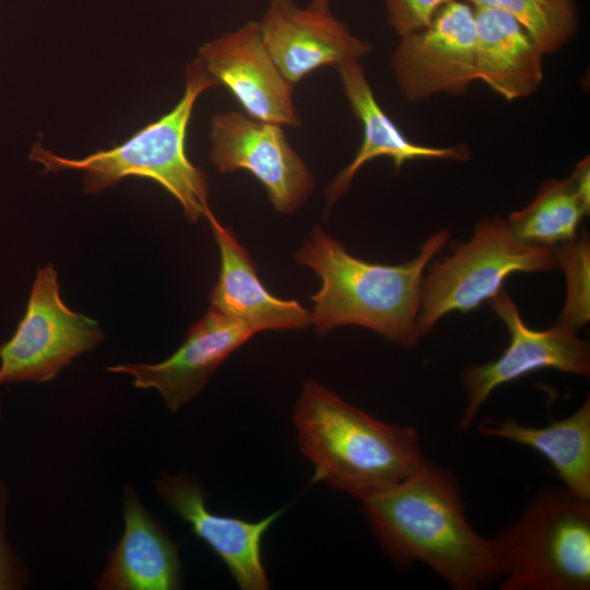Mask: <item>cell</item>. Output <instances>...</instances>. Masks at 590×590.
<instances>
[{"mask_svg":"<svg viewBox=\"0 0 590 590\" xmlns=\"http://www.w3.org/2000/svg\"><path fill=\"white\" fill-rule=\"evenodd\" d=\"M361 503L397 567L421 562L455 590H475L500 579L496 539L473 529L459 485L442 467L425 459L405 480Z\"/></svg>","mask_w":590,"mask_h":590,"instance_id":"6da1fadb","label":"cell"},{"mask_svg":"<svg viewBox=\"0 0 590 590\" xmlns=\"http://www.w3.org/2000/svg\"><path fill=\"white\" fill-rule=\"evenodd\" d=\"M449 231L429 236L412 260L401 264L371 263L351 255L319 226L295 253V260L321 279L312 295L311 323L319 333L355 324L391 342L415 346L423 274L449 239Z\"/></svg>","mask_w":590,"mask_h":590,"instance_id":"7a4b0ae2","label":"cell"},{"mask_svg":"<svg viewBox=\"0 0 590 590\" xmlns=\"http://www.w3.org/2000/svg\"><path fill=\"white\" fill-rule=\"evenodd\" d=\"M312 481L363 500L410 476L425 460L416 430L377 420L308 380L293 411Z\"/></svg>","mask_w":590,"mask_h":590,"instance_id":"3957f363","label":"cell"},{"mask_svg":"<svg viewBox=\"0 0 590 590\" xmlns=\"http://www.w3.org/2000/svg\"><path fill=\"white\" fill-rule=\"evenodd\" d=\"M214 80L196 58L186 69L182 97L165 115L145 125L125 142L83 158H68L33 145L30 158L46 172L81 170L84 191L96 194L129 176L151 179L167 190L194 223L211 212L205 173L186 153V135L197 98L215 86Z\"/></svg>","mask_w":590,"mask_h":590,"instance_id":"277c9868","label":"cell"},{"mask_svg":"<svg viewBox=\"0 0 590 590\" xmlns=\"http://www.w3.org/2000/svg\"><path fill=\"white\" fill-rule=\"evenodd\" d=\"M495 539L502 590L590 588V499L543 488Z\"/></svg>","mask_w":590,"mask_h":590,"instance_id":"5b68a950","label":"cell"},{"mask_svg":"<svg viewBox=\"0 0 590 590\" xmlns=\"http://www.w3.org/2000/svg\"><path fill=\"white\" fill-rule=\"evenodd\" d=\"M555 266L552 248L520 240L502 219H485L469 241L423 278L418 330L425 334L444 316L477 308L514 273L543 272Z\"/></svg>","mask_w":590,"mask_h":590,"instance_id":"8992f818","label":"cell"},{"mask_svg":"<svg viewBox=\"0 0 590 590\" xmlns=\"http://www.w3.org/2000/svg\"><path fill=\"white\" fill-rule=\"evenodd\" d=\"M103 338L96 320L63 303L52 264L38 268L24 317L12 338L0 345V386L47 382Z\"/></svg>","mask_w":590,"mask_h":590,"instance_id":"52a82bcc","label":"cell"},{"mask_svg":"<svg viewBox=\"0 0 590 590\" xmlns=\"http://www.w3.org/2000/svg\"><path fill=\"white\" fill-rule=\"evenodd\" d=\"M491 306L509 332V345L494 361L472 365L463 374L467 405L460 427L467 429L492 392L511 381L541 369L589 377V344L564 323L546 330L530 328L518 306L504 290L489 299Z\"/></svg>","mask_w":590,"mask_h":590,"instance_id":"ba28073f","label":"cell"},{"mask_svg":"<svg viewBox=\"0 0 590 590\" xmlns=\"http://www.w3.org/2000/svg\"><path fill=\"white\" fill-rule=\"evenodd\" d=\"M210 160L220 173L244 169L253 175L281 213L295 212L315 187L311 172L282 126L239 111L213 117Z\"/></svg>","mask_w":590,"mask_h":590,"instance_id":"9c48e42d","label":"cell"},{"mask_svg":"<svg viewBox=\"0 0 590 590\" xmlns=\"http://www.w3.org/2000/svg\"><path fill=\"white\" fill-rule=\"evenodd\" d=\"M474 9L451 1L424 28L401 37L391 68L401 94L421 102L436 94H462L476 80Z\"/></svg>","mask_w":590,"mask_h":590,"instance_id":"30bf717a","label":"cell"},{"mask_svg":"<svg viewBox=\"0 0 590 590\" xmlns=\"http://www.w3.org/2000/svg\"><path fill=\"white\" fill-rule=\"evenodd\" d=\"M197 58L246 115L280 126L302 125L293 99L294 85L282 75L267 50L259 21H249L206 42Z\"/></svg>","mask_w":590,"mask_h":590,"instance_id":"8fae6325","label":"cell"},{"mask_svg":"<svg viewBox=\"0 0 590 590\" xmlns=\"http://www.w3.org/2000/svg\"><path fill=\"white\" fill-rule=\"evenodd\" d=\"M154 485L165 505L222 559L240 589H270L261 545L266 532L285 508L262 520L247 521L212 512L206 506L205 488L191 474L172 475L164 471Z\"/></svg>","mask_w":590,"mask_h":590,"instance_id":"7c38bea8","label":"cell"},{"mask_svg":"<svg viewBox=\"0 0 590 590\" xmlns=\"http://www.w3.org/2000/svg\"><path fill=\"white\" fill-rule=\"evenodd\" d=\"M259 23L267 50L293 85L319 68L337 69L371 51L330 10L304 9L293 0H269Z\"/></svg>","mask_w":590,"mask_h":590,"instance_id":"4fadbf2b","label":"cell"},{"mask_svg":"<svg viewBox=\"0 0 590 590\" xmlns=\"http://www.w3.org/2000/svg\"><path fill=\"white\" fill-rule=\"evenodd\" d=\"M255 332L243 322L213 308L196 322L178 350L156 364H122L108 371L127 374L133 386L156 389L176 412L191 401L217 367Z\"/></svg>","mask_w":590,"mask_h":590,"instance_id":"5bb4252c","label":"cell"},{"mask_svg":"<svg viewBox=\"0 0 590 590\" xmlns=\"http://www.w3.org/2000/svg\"><path fill=\"white\" fill-rule=\"evenodd\" d=\"M205 217L221 256L220 274L211 292L210 308L243 322L255 333L308 327L311 312L296 300L271 294L233 231L222 225L212 211Z\"/></svg>","mask_w":590,"mask_h":590,"instance_id":"9a60e30c","label":"cell"},{"mask_svg":"<svg viewBox=\"0 0 590 590\" xmlns=\"http://www.w3.org/2000/svg\"><path fill=\"white\" fill-rule=\"evenodd\" d=\"M125 530L108 553L96 588L101 590H175L182 586L178 545L150 515L132 486H125Z\"/></svg>","mask_w":590,"mask_h":590,"instance_id":"2e32d148","label":"cell"},{"mask_svg":"<svg viewBox=\"0 0 590 590\" xmlns=\"http://www.w3.org/2000/svg\"><path fill=\"white\" fill-rule=\"evenodd\" d=\"M344 95L362 125L363 140L354 158L326 189L328 205L334 203L350 187L353 177L366 163L377 157H389L397 169L413 160L468 161L471 156L465 144L429 146L409 140L377 102L359 61L337 68Z\"/></svg>","mask_w":590,"mask_h":590,"instance_id":"e0dca14e","label":"cell"},{"mask_svg":"<svg viewBox=\"0 0 590 590\" xmlns=\"http://www.w3.org/2000/svg\"><path fill=\"white\" fill-rule=\"evenodd\" d=\"M474 68L481 80L506 101L533 94L543 81V54L507 12L473 7Z\"/></svg>","mask_w":590,"mask_h":590,"instance_id":"ac0fdd59","label":"cell"},{"mask_svg":"<svg viewBox=\"0 0 590 590\" xmlns=\"http://www.w3.org/2000/svg\"><path fill=\"white\" fill-rule=\"evenodd\" d=\"M477 430L535 450L553 465L564 487L590 499L589 398L573 414L547 426L532 427L505 418L481 424Z\"/></svg>","mask_w":590,"mask_h":590,"instance_id":"d6986e66","label":"cell"},{"mask_svg":"<svg viewBox=\"0 0 590 590\" xmlns=\"http://www.w3.org/2000/svg\"><path fill=\"white\" fill-rule=\"evenodd\" d=\"M589 210L569 177L547 179L527 206L510 214L507 225L520 240L553 248L578 236Z\"/></svg>","mask_w":590,"mask_h":590,"instance_id":"ffe728a7","label":"cell"},{"mask_svg":"<svg viewBox=\"0 0 590 590\" xmlns=\"http://www.w3.org/2000/svg\"><path fill=\"white\" fill-rule=\"evenodd\" d=\"M473 7H493L509 13L543 55L563 48L579 24L574 0H465Z\"/></svg>","mask_w":590,"mask_h":590,"instance_id":"44dd1931","label":"cell"},{"mask_svg":"<svg viewBox=\"0 0 590 590\" xmlns=\"http://www.w3.org/2000/svg\"><path fill=\"white\" fill-rule=\"evenodd\" d=\"M556 262L566 278V299L559 315V323L576 331L590 318V244L588 235L553 247Z\"/></svg>","mask_w":590,"mask_h":590,"instance_id":"7402d4cb","label":"cell"},{"mask_svg":"<svg viewBox=\"0 0 590 590\" xmlns=\"http://www.w3.org/2000/svg\"><path fill=\"white\" fill-rule=\"evenodd\" d=\"M390 27L403 37L426 27L436 13L455 0H384Z\"/></svg>","mask_w":590,"mask_h":590,"instance_id":"603a6c76","label":"cell"},{"mask_svg":"<svg viewBox=\"0 0 590 590\" xmlns=\"http://www.w3.org/2000/svg\"><path fill=\"white\" fill-rule=\"evenodd\" d=\"M4 489L0 488V590L15 589L22 586L24 575L17 566L4 536Z\"/></svg>","mask_w":590,"mask_h":590,"instance_id":"cb8c5ba5","label":"cell"},{"mask_svg":"<svg viewBox=\"0 0 590 590\" xmlns=\"http://www.w3.org/2000/svg\"><path fill=\"white\" fill-rule=\"evenodd\" d=\"M576 191L586 205L590 206V162L589 156L576 163L569 176Z\"/></svg>","mask_w":590,"mask_h":590,"instance_id":"d4e9b609","label":"cell"},{"mask_svg":"<svg viewBox=\"0 0 590 590\" xmlns=\"http://www.w3.org/2000/svg\"><path fill=\"white\" fill-rule=\"evenodd\" d=\"M330 1L331 0H311L310 4L308 7L316 9V10H323L329 11L330 10Z\"/></svg>","mask_w":590,"mask_h":590,"instance_id":"484cf974","label":"cell"}]
</instances>
